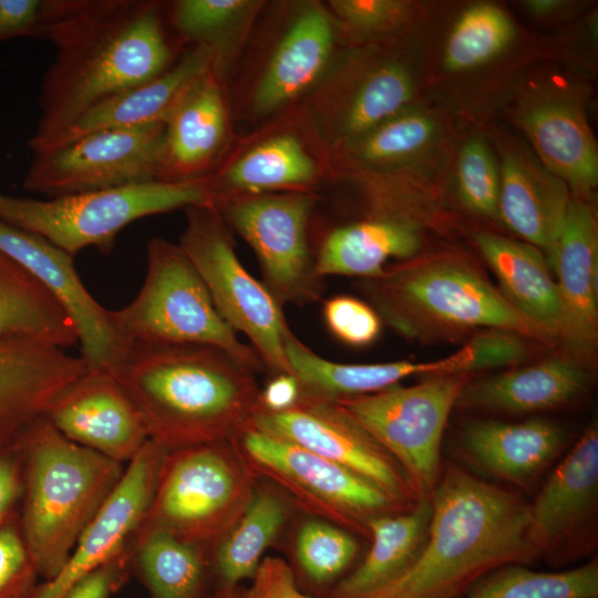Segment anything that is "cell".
Wrapping results in <instances>:
<instances>
[{
  "instance_id": "603a6c76",
  "label": "cell",
  "mask_w": 598,
  "mask_h": 598,
  "mask_svg": "<svg viewBox=\"0 0 598 598\" xmlns=\"http://www.w3.org/2000/svg\"><path fill=\"white\" fill-rule=\"evenodd\" d=\"M283 347L290 373L299 383L300 395L331 402L379 392L411 375L456 374L458 367L457 352L424 362H333L317 354L289 327L283 333Z\"/></svg>"
},
{
  "instance_id": "cb8c5ba5",
  "label": "cell",
  "mask_w": 598,
  "mask_h": 598,
  "mask_svg": "<svg viewBox=\"0 0 598 598\" xmlns=\"http://www.w3.org/2000/svg\"><path fill=\"white\" fill-rule=\"evenodd\" d=\"M498 216L548 259L569 204L567 184L522 151L502 155Z\"/></svg>"
},
{
  "instance_id": "db71d44e",
  "label": "cell",
  "mask_w": 598,
  "mask_h": 598,
  "mask_svg": "<svg viewBox=\"0 0 598 598\" xmlns=\"http://www.w3.org/2000/svg\"><path fill=\"white\" fill-rule=\"evenodd\" d=\"M244 590L241 586L216 587L206 598H243Z\"/></svg>"
},
{
  "instance_id": "8992f818",
  "label": "cell",
  "mask_w": 598,
  "mask_h": 598,
  "mask_svg": "<svg viewBox=\"0 0 598 598\" xmlns=\"http://www.w3.org/2000/svg\"><path fill=\"white\" fill-rule=\"evenodd\" d=\"M256 478L233 440L169 450L134 536L163 532L209 550L247 507Z\"/></svg>"
},
{
  "instance_id": "ffe728a7",
  "label": "cell",
  "mask_w": 598,
  "mask_h": 598,
  "mask_svg": "<svg viewBox=\"0 0 598 598\" xmlns=\"http://www.w3.org/2000/svg\"><path fill=\"white\" fill-rule=\"evenodd\" d=\"M227 109L219 75L212 69L193 80L164 121L157 181L205 179L227 138Z\"/></svg>"
},
{
  "instance_id": "f35d334b",
  "label": "cell",
  "mask_w": 598,
  "mask_h": 598,
  "mask_svg": "<svg viewBox=\"0 0 598 598\" xmlns=\"http://www.w3.org/2000/svg\"><path fill=\"white\" fill-rule=\"evenodd\" d=\"M258 2L249 0H179L169 6L168 22L178 41L204 45L215 54L219 74L235 33L246 25Z\"/></svg>"
},
{
  "instance_id": "9a60e30c",
  "label": "cell",
  "mask_w": 598,
  "mask_h": 598,
  "mask_svg": "<svg viewBox=\"0 0 598 598\" xmlns=\"http://www.w3.org/2000/svg\"><path fill=\"white\" fill-rule=\"evenodd\" d=\"M598 506V429L591 423L553 471L528 508L534 558L554 565L575 559L573 547L592 535Z\"/></svg>"
},
{
  "instance_id": "7a4b0ae2",
  "label": "cell",
  "mask_w": 598,
  "mask_h": 598,
  "mask_svg": "<svg viewBox=\"0 0 598 598\" xmlns=\"http://www.w3.org/2000/svg\"><path fill=\"white\" fill-rule=\"evenodd\" d=\"M111 372L167 450L233 440L259 406L255 372L212 346L131 343Z\"/></svg>"
},
{
  "instance_id": "836d02e7",
  "label": "cell",
  "mask_w": 598,
  "mask_h": 598,
  "mask_svg": "<svg viewBox=\"0 0 598 598\" xmlns=\"http://www.w3.org/2000/svg\"><path fill=\"white\" fill-rule=\"evenodd\" d=\"M131 570L141 579L151 598H206L212 577L209 550L153 532L133 537Z\"/></svg>"
},
{
  "instance_id": "e0dca14e",
  "label": "cell",
  "mask_w": 598,
  "mask_h": 598,
  "mask_svg": "<svg viewBox=\"0 0 598 598\" xmlns=\"http://www.w3.org/2000/svg\"><path fill=\"white\" fill-rule=\"evenodd\" d=\"M168 450L152 440L133 457L117 487L82 534L69 558L25 598H64L84 576L126 550L144 518Z\"/></svg>"
},
{
  "instance_id": "83f0119b",
  "label": "cell",
  "mask_w": 598,
  "mask_h": 598,
  "mask_svg": "<svg viewBox=\"0 0 598 598\" xmlns=\"http://www.w3.org/2000/svg\"><path fill=\"white\" fill-rule=\"evenodd\" d=\"M588 371L566 358L542 362L467 382L457 404L513 414L549 411L569 405L587 390Z\"/></svg>"
},
{
  "instance_id": "f907efd6",
  "label": "cell",
  "mask_w": 598,
  "mask_h": 598,
  "mask_svg": "<svg viewBox=\"0 0 598 598\" xmlns=\"http://www.w3.org/2000/svg\"><path fill=\"white\" fill-rule=\"evenodd\" d=\"M23 488L21 447L0 453V527L19 513Z\"/></svg>"
},
{
  "instance_id": "f5cc1de1",
  "label": "cell",
  "mask_w": 598,
  "mask_h": 598,
  "mask_svg": "<svg viewBox=\"0 0 598 598\" xmlns=\"http://www.w3.org/2000/svg\"><path fill=\"white\" fill-rule=\"evenodd\" d=\"M565 4L566 2L561 0H527L524 2L527 11L536 17H549L558 12Z\"/></svg>"
},
{
  "instance_id": "30bf717a",
  "label": "cell",
  "mask_w": 598,
  "mask_h": 598,
  "mask_svg": "<svg viewBox=\"0 0 598 598\" xmlns=\"http://www.w3.org/2000/svg\"><path fill=\"white\" fill-rule=\"evenodd\" d=\"M179 247L204 281L226 323L244 333L272 375L290 373L283 333L289 327L282 307L262 281L240 262L226 224L214 205L185 208Z\"/></svg>"
},
{
  "instance_id": "3957f363",
  "label": "cell",
  "mask_w": 598,
  "mask_h": 598,
  "mask_svg": "<svg viewBox=\"0 0 598 598\" xmlns=\"http://www.w3.org/2000/svg\"><path fill=\"white\" fill-rule=\"evenodd\" d=\"M431 504L416 563L373 598H461L495 569L535 559L527 538L529 504L512 491L448 464Z\"/></svg>"
},
{
  "instance_id": "c3c4849f",
  "label": "cell",
  "mask_w": 598,
  "mask_h": 598,
  "mask_svg": "<svg viewBox=\"0 0 598 598\" xmlns=\"http://www.w3.org/2000/svg\"><path fill=\"white\" fill-rule=\"evenodd\" d=\"M243 598H319L303 591L291 566L280 557H265Z\"/></svg>"
},
{
  "instance_id": "f546056e",
  "label": "cell",
  "mask_w": 598,
  "mask_h": 598,
  "mask_svg": "<svg viewBox=\"0 0 598 598\" xmlns=\"http://www.w3.org/2000/svg\"><path fill=\"white\" fill-rule=\"evenodd\" d=\"M326 11L306 7L292 21L272 53L251 100L258 114H268L305 92L322 74L334 42Z\"/></svg>"
},
{
  "instance_id": "4dcf8cb0",
  "label": "cell",
  "mask_w": 598,
  "mask_h": 598,
  "mask_svg": "<svg viewBox=\"0 0 598 598\" xmlns=\"http://www.w3.org/2000/svg\"><path fill=\"white\" fill-rule=\"evenodd\" d=\"M421 248L416 227L399 215L378 213L329 231L315 254L316 272L373 278L391 259H411Z\"/></svg>"
},
{
  "instance_id": "681fc988",
  "label": "cell",
  "mask_w": 598,
  "mask_h": 598,
  "mask_svg": "<svg viewBox=\"0 0 598 598\" xmlns=\"http://www.w3.org/2000/svg\"><path fill=\"white\" fill-rule=\"evenodd\" d=\"M130 547L80 579L64 598H111L131 573Z\"/></svg>"
},
{
  "instance_id": "f1b7e54d",
  "label": "cell",
  "mask_w": 598,
  "mask_h": 598,
  "mask_svg": "<svg viewBox=\"0 0 598 598\" xmlns=\"http://www.w3.org/2000/svg\"><path fill=\"white\" fill-rule=\"evenodd\" d=\"M431 515V496H424L408 509L369 520L370 549L327 598H373L399 581L422 553Z\"/></svg>"
},
{
  "instance_id": "d4e9b609",
  "label": "cell",
  "mask_w": 598,
  "mask_h": 598,
  "mask_svg": "<svg viewBox=\"0 0 598 598\" xmlns=\"http://www.w3.org/2000/svg\"><path fill=\"white\" fill-rule=\"evenodd\" d=\"M474 238L507 301L551 339H566L565 307L542 250L488 231H480Z\"/></svg>"
},
{
  "instance_id": "d6986e66",
  "label": "cell",
  "mask_w": 598,
  "mask_h": 598,
  "mask_svg": "<svg viewBox=\"0 0 598 598\" xmlns=\"http://www.w3.org/2000/svg\"><path fill=\"white\" fill-rule=\"evenodd\" d=\"M33 340L0 341V453L20 448L54 398L86 371L81 357Z\"/></svg>"
},
{
  "instance_id": "52a82bcc",
  "label": "cell",
  "mask_w": 598,
  "mask_h": 598,
  "mask_svg": "<svg viewBox=\"0 0 598 598\" xmlns=\"http://www.w3.org/2000/svg\"><path fill=\"white\" fill-rule=\"evenodd\" d=\"M144 283L126 307L111 311L127 343L205 344L221 349L252 372L265 370L217 311L199 274L179 245L153 237Z\"/></svg>"
},
{
  "instance_id": "ac0fdd59",
  "label": "cell",
  "mask_w": 598,
  "mask_h": 598,
  "mask_svg": "<svg viewBox=\"0 0 598 598\" xmlns=\"http://www.w3.org/2000/svg\"><path fill=\"white\" fill-rule=\"evenodd\" d=\"M44 419L68 440L123 464L150 440L136 404L107 370L86 369L54 398Z\"/></svg>"
},
{
  "instance_id": "b9f144b4",
  "label": "cell",
  "mask_w": 598,
  "mask_h": 598,
  "mask_svg": "<svg viewBox=\"0 0 598 598\" xmlns=\"http://www.w3.org/2000/svg\"><path fill=\"white\" fill-rule=\"evenodd\" d=\"M456 179L461 199L467 208L483 216L498 215L499 168L483 138L473 137L463 145Z\"/></svg>"
},
{
  "instance_id": "4fadbf2b",
  "label": "cell",
  "mask_w": 598,
  "mask_h": 598,
  "mask_svg": "<svg viewBox=\"0 0 598 598\" xmlns=\"http://www.w3.org/2000/svg\"><path fill=\"white\" fill-rule=\"evenodd\" d=\"M163 137V123L87 134L33 154L22 186L52 198L156 182Z\"/></svg>"
},
{
  "instance_id": "d590c367",
  "label": "cell",
  "mask_w": 598,
  "mask_h": 598,
  "mask_svg": "<svg viewBox=\"0 0 598 598\" xmlns=\"http://www.w3.org/2000/svg\"><path fill=\"white\" fill-rule=\"evenodd\" d=\"M413 95L408 69L399 62H384L369 71L324 121L334 143L343 146L405 110Z\"/></svg>"
},
{
  "instance_id": "ee69618b",
  "label": "cell",
  "mask_w": 598,
  "mask_h": 598,
  "mask_svg": "<svg viewBox=\"0 0 598 598\" xmlns=\"http://www.w3.org/2000/svg\"><path fill=\"white\" fill-rule=\"evenodd\" d=\"M323 319L338 340L352 347L368 346L381 332V318L373 307L351 296H334L326 300Z\"/></svg>"
},
{
  "instance_id": "44dd1931",
  "label": "cell",
  "mask_w": 598,
  "mask_h": 598,
  "mask_svg": "<svg viewBox=\"0 0 598 598\" xmlns=\"http://www.w3.org/2000/svg\"><path fill=\"white\" fill-rule=\"evenodd\" d=\"M214 60L210 49L193 45L161 75L106 99L66 127L29 147L35 154L99 131L164 124L181 93L193 80L212 70Z\"/></svg>"
},
{
  "instance_id": "277c9868",
  "label": "cell",
  "mask_w": 598,
  "mask_h": 598,
  "mask_svg": "<svg viewBox=\"0 0 598 598\" xmlns=\"http://www.w3.org/2000/svg\"><path fill=\"white\" fill-rule=\"evenodd\" d=\"M21 451L20 524L38 576L48 580L64 565L125 468L68 440L44 417L28 432Z\"/></svg>"
},
{
  "instance_id": "8d00e7d4",
  "label": "cell",
  "mask_w": 598,
  "mask_h": 598,
  "mask_svg": "<svg viewBox=\"0 0 598 598\" xmlns=\"http://www.w3.org/2000/svg\"><path fill=\"white\" fill-rule=\"evenodd\" d=\"M359 544L353 534L330 522L313 517L299 528L292 568L299 587L312 596L329 595L355 566Z\"/></svg>"
},
{
  "instance_id": "8fae6325",
  "label": "cell",
  "mask_w": 598,
  "mask_h": 598,
  "mask_svg": "<svg viewBox=\"0 0 598 598\" xmlns=\"http://www.w3.org/2000/svg\"><path fill=\"white\" fill-rule=\"evenodd\" d=\"M466 374L430 375L410 385L336 401L404 471L417 498L441 474V443Z\"/></svg>"
},
{
  "instance_id": "ab89813d",
  "label": "cell",
  "mask_w": 598,
  "mask_h": 598,
  "mask_svg": "<svg viewBox=\"0 0 598 598\" xmlns=\"http://www.w3.org/2000/svg\"><path fill=\"white\" fill-rule=\"evenodd\" d=\"M514 35V23L499 7L471 6L462 12L447 38L444 66L452 72L477 68L501 54Z\"/></svg>"
},
{
  "instance_id": "5b68a950",
  "label": "cell",
  "mask_w": 598,
  "mask_h": 598,
  "mask_svg": "<svg viewBox=\"0 0 598 598\" xmlns=\"http://www.w3.org/2000/svg\"><path fill=\"white\" fill-rule=\"evenodd\" d=\"M359 288L380 318L411 338L474 329H502L538 340L551 338L519 313L470 262L437 255L385 269Z\"/></svg>"
},
{
  "instance_id": "74e56055",
  "label": "cell",
  "mask_w": 598,
  "mask_h": 598,
  "mask_svg": "<svg viewBox=\"0 0 598 598\" xmlns=\"http://www.w3.org/2000/svg\"><path fill=\"white\" fill-rule=\"evenodd\" d=\"M464 598H598V559L561 571L505 565L476 581Z\"/></svg>"
},
{
  "instance_id": "e575fe53",
  "label": "cell",
  "mask_w": 598,
  "mask_h": 598,
  "mask_svg": "<svg viewBox=\"0 0 598 598\" xmlns=\"http://www.w3.org/2000/svg\"><path fill=\"white\" fill-rule=\"evenodd\" d=\"M317 168L300 141L291 134L274 136L234 162L220 178L206 182L214 202L237 195L300 189L315 181Z\"/></svg>"
},
{
  "instance_id": "7c38bea8",
  "label": "cell",
  "mask_w": 598,
  "mask_h": 598,
  "mask_svg": "<svg viewBox=\"0 0 598 598\" xmlns=\"http://www.w3.org/2000/svg\"><path fill=\"white\" fill-rule=\"evenodd\" d=\"M316 198L305 192L237 195L217 199L224 220L248 243L262 283L283 307L319 301L324 281L316 272L308 225Z\"/></svg>"
},
{
  "instance_id": "7402d4cb",
  "label": "cell",
  "mask_w": 598,
  "mask_h": 598,
  "mask_svg": "<svg viewBox=\"0 0 598 598\" xmlns=\"http://www.w3.org/2000/svg\"><path fill=\"white\" fill-rule=\"evenodd\" d=\"M566 311V340L592 348L598 332V228L591 208L570 199L547 259Z\"/></svg>"
},
{
  "instance_id": "484cf974",
  "label": "cell",
  "mask_w": 598,
  "mask_h": 598,
  "mask_svg": "<svg viewBox=\"0 0 598 598\" xmlns=\"http://www.w3.org/2000/svg\"><path fill=\"white\" fill-rule=\"evenodd\" d=\"M566 441L563 427L543 419L483 420L468 423L462 432L468 456L488 474L513 484H527L544 473Z\"/></svg>"
},
{
  "instance_id": "d6a6232c",
  "label": "cell",
  "mask_w": 598,
  "mask_h": 598,
  "mask_svg": "<svg viewBox=\"0 0 598 598\" xmlns=\"http://www.w3.org/2000/svg\"><path fill=\"white\" fill-rule=\"evenodd\" d=\"M20 339L62 349L79 343L75 326L59 301L0 251V341Z\"/></svg>"
},
{
  "instance_id": "f6af8a7d",
  "label": "cell",
  "mask_w": 598,
  "mask_h": 598,
  "mask_svg": "<svg viewBox=\"0 0 598 598\" xmlns=\"http://www.w3.org/2000/svg\"><path fill=\"white\" fill-rule=\"evenodd\" d=\"M66 0H0V41L19 37L48 39Z\"/></svg>"
},
{
  "instance_id": "1f68e13d",
  "label": "cell",
  "mask_w": 598,
  "mask_h": 598,
  "mask_svg": "<svg viewBox=\"0 0 598 598\" xmlns=\"http://www.w3.org/2000/svg\"><path fill=\"white\" fill-rule=\"evenodd\" d=\"M289 499L276 485L255 487L237 522L209 549L216 587H235L251 579L264 553L277 539L289 516Z\"/></svg>"
},
{
  "instance_id": "7dc6e473",
  "label": "cell",
  "mask_w": 598,
  "mask_h": 598,
  "mask_svg": "<svg viewBox=\"0 0 598 598\" xmlns=\"http://www.w3.org/2000/svg\"><path fill=\"white\" fill-rule=\"evenodd\" d=\"M461 350L463 374L516 364L527 353L522 336L494 328L473 336Z\"/></svg>"
},
{
  "instance_id": "ba28073f",
  "label": "cell",
  "mask_w": 598,
  "mask_h": 598,
  "mask_svg": "<svg viewBox=\"0 0 598 598\" xmlns=\"http://www.w3.org/2000/svg\"><path fill=\"white\" fill-rule=\"evenodd\" d=\"M214 205L206 179L150 182L47 199L0 190V220L39 235L71 256L87 247L111 251L132 221L189 206Z\"/></svg>"
},
{
  "instance_id": "816d5d0a",
  "label": "cell",
  "mask_w": 598,
  "mask_h": 598,
  "mask_svg": "<svg viewBox=\"0 0 598 598\" xmlns=\"http://www.w3.org/2000/svg\"><path fill=\"white\" fill-rule=\"evenodd\" d=\"M300 399L297 379L289 373L275 374L264 389H260L259 409L280 412L295 406Z\"/></svg>"
},
{
  "instance_id": "bcb514c9",
  "label": "cell",
  "mask_w": 598,
  "mask_h": 598,
  "mask_svg": "<svg viewBox=\"0 0 598 598\" xmlns=\"http://www.w3.org/2000/svg\"><path fill=\"white\" fill-rule=\"evenodd\" d=\"M329 6L349 29L361 34H379L399 28L411 6L402 0H332Z\"/></svg>"
},
{
  "instance_id": "60d3db41",
  "label": "cell",
  "mask_w": 598,
  "mask_h": 598,
  "mask_svg": "<svg viewBox=\"0 0 598 598\" xmlns=\"http://www.w3.org/2000/svg\"><path fill=\"white\" fill-rule=\"evenodd\" d=\"M436 132L435 122L429 115L405 109L343 145L344 154L365 166L388 167L423 152Z\"/></svg>"
},
{
  "instance_id": "9c48e42d",
  "label": "cell",
  "mask_w": 598,
  "mask_h": 598,
  "mask_svg": "<svg viewBox=\"0 0 598 598\" xmlns=\"http://www.w3.org/2000/svg\"><path fill=\"white\" fill-rule=\"evenodd\" d=\"M246 464L311 516L368 537L374 517L406 506L360 474L255 427L233 439Z\"/></svg>"
},
{
  "instance_id": "6da1fadb",
  "label": "cell",
  "mask_w": 598,
  "mask_h": 598,
  "mask_svg": "<svg viewBox=\"0 0 598 598\" xmlns=\"http://www.w3.org/2000/svg\"><path fill=\"white\" fill-rule=\"evenodd\" d=\"M56 48L43 75L41 115L29 146L91 107L167 71L176 59L164 6L147 0H70L49 35Z\"/></svg>"
},
{
  "instance_id": "2e32d148",
  "label": "cell",
  "mask_w": 598,
  "mask_h": 598,
  "mask_svg": "<svg viewBox=\"0 0 598 598\" xmlns=\"http://www.w3.org/2000/svg\"><path fill=\"white\" fill-rule=\"evenodd\" d=\"M0 251L31 274L63 307L75 326L86 368L112 371L128 344L115 329L111 310L82 283L74 257L45 238L2 220Z\"/></svg>"
},
{
  "instance_id": "7bdbcfd3",
  "label": "cell",
  "mask_w": 598,
  "mask_h": 598,
  "mask_svg": "<svg viewBox=\"0 0 598 598\" xmlns=\"http://www.w3.org/2000/svg\"><path fill=\"white\" fill-rule=\"evenodd\" d=\"M38 577L18 513L0 527V598H25Z\"/></svg>"
},
{
  "instance_id": "4316f807",
  "label": "cell",
  "mask_w": 598,
  "mask_h": 598,
  "mask_svg": "<svg viewBox=\"0 0 598 598\" xmlns=\"http://www.w3.org/2000/svg\"><path fill=\"white\" fill-rule=\"evenodd\" d=\"M542 164L579 192L598 183V147L585 112L566 95L542 97L519 117Z\"/></svg>"
},
{
  "instance_id": "5bb4252c",
  "label": "cell",
  "mask_w": 598,
  "mask_h": 598,
  "mask_svg": "<svg viewBox=\"0 0 598 598\" xmlns=\"http://www.w3.org/2000/svg\"><path fill=\"white\" fill-rule=\"evenodd\" d=\"M249 426L360 474L406 506L419 499L399 463L337 402L300 395L285 411L258 408Z\"/></svg>"
}]
</instances>
